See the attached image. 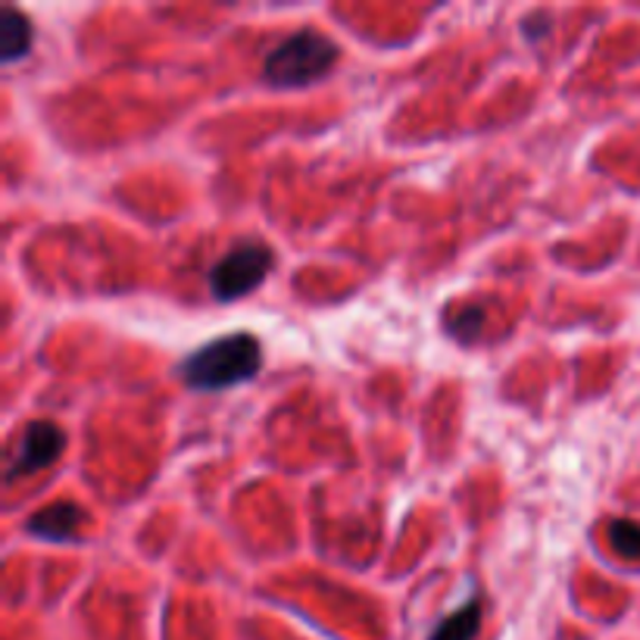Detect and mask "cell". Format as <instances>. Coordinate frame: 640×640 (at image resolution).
Returning <instances> with one entry per match:
<instances>
[{"label": "cell", "instance_id": "cell-10", "mask_svg": "<svg viewBox=\"0 0 640 640\" xmlns=\"http://www.w3.org/2000/svg\"><path fill=\"white\" fill-rule=\"evenodd\" d=\"M547 22H550V19H547V13H534L531 19H525V35H529L531 41H538V38H541V35L550 29Z\"/></svg>", "mask_w": 640, "mask_h": 640}, {"label": "cell", "instance_id": "cell-8", "mask_svg": "<svg viewBox=\"0 0 640 640\" xmlns=\"http://www.w3.org/2000/svg\"><path fill=\"white\" fill-rule=\"evenodd\" d=\"M481 600H469L465 607H460L453 616H447L444 622L434 628V634L429 640H475L481 628Z\"/></svg>", "mask_w": 640, "mask_h": 640}, {"label": "cell", "instance_id": "cell-7", "mask_svg": "<svg viewBox=\"0 0 640 640\" xmlns=\"http://www.w3.org/2000/svg\"><path fill=\"white\" fill-rule=\"evenodd\" d=\"M484 316H488V306L475 304V301H465V304L450 306L447 313H444V328H447V335L453 337V341L469 344V341L479 337Z\"/></svg>", "mask_w": 640, "mask_h": 640}, {"label": "cell", "instance_id": "cell-5", "mask_svg": "<svg viewBox=\"0 0 640 640\" xmlns=\"http://www.w3.org/2000/svg\"><path fill=\"white\" fill-rule=\"evenodd\" d=\"M81 522H85V510L76 506L72 500H60L50 503L45 510H38L26 522V531L38 538V541H53V544H69L79 538Z\"/></svg>", "mask_w": 640, "mask_h": 640}, {"label": "cell", "instance_id": "cell-3", "mask_svg": "<svg viewBox=\"0 0 640 640\" xmlns=\"http://www.w3.org/2000/svg\"><path fill=\"white\" fill-rule=\"evenodd\" d=\"M273 269V250L259 240L235 244L228 254L209 269V291L219 304H232L266 282Z\"/></svg>", "mask_w": 640, "mask_h": 640}, {"label": "cell", "instance_id": "cell-6", "mask_svg": "<svg viewBox=\"0 0 640 640\" xmlns=\"http://www.w3.org/2000/svg\"><path fill=\"white\" fill-rule=\"evenodd\" d=\"M32 19L17 7H0V60L17 63L32 50Z\"/></svg>", "mask_w": 640, "mask_h": 640}, {"label": "cell", "instance_id": "cell-4", "mask_svg": "<svg viewBox=\"0 0 640 640\" xmlns=\"http://www.w3.org/2000/svg\"><path fill=\"white\" fill-rule=\"evenodd\" d=\"M66 450V432L60 425H53V422H45V419H38L32 422L26 434H22V441H19L17 450V460L10 463L7 469V479L17 481L22 475H35V472H41V469H48L50 463H57L60 460V453Z\"/></svg>", "mask_w": 640, "mask_h": 640}, {"label": "cell", "instance_id": "cell-9", "mask_svg": "<svg viewBox=\"0 0 640 640\" xmlns=\"http://www.w3.org/2000/svg\"><path fill=\"white\" fill-rule=\"evenodd\" d=\"M609 541L616 547V553L624 560H640V525L631 519H616L609 525Z\"/></svg>", "mask_w": 640, "mask_h": 640}, {"label": "cell", "instance_id": "cell-1", "mask_svg": "<svg viewBox=\"0 0 640 640\" xmlns=\"http://www.w3.org/2000/svg\"><path fill=\"white\" fill-rule=\"evenodd\" d=\"M263 368V344L250 332L216 337L178 363L181 382L194 391H225L254 378Z\"/></svg>", "mask_w": 640, "mask_h": 640}, {"label": "cell", "instance_id": "cell-2", "mask_svg": "<svg viewBox=\"0 0 640 640\" xmlns=\"http://www.w3.org/2000/svg\"><path fill=\"white\" fill-rule=\"evenodd\" d=\"M341 50L332 38L316 29H301L288 35L278 48L269 50L263 63V79L273 88H306L313 81L325 79L337 63Z\"/></svg>", "mask_w": 640, "mask_h": 640}]
</instances>
